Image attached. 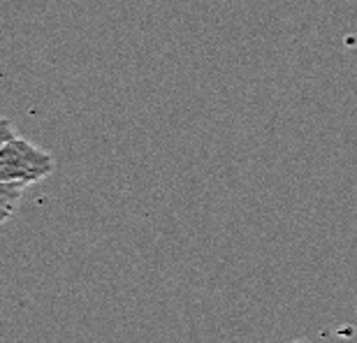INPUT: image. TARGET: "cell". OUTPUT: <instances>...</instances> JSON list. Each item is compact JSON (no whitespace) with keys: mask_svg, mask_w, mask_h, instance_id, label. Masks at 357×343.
Returning <instances> with one entry per match:
<instances>
[{"mask_svg":"<svg viewBox=\"0 0 357 343\" xmlns=\"http://www.w3.org/2000/svg\"><path fill=\"white\" fill-rule=\"evenodd\" d=\"M54 167V155L24 137H14L0 148V181L31 185L52 176Z\"/></svg>","mask_w":357,"mask_h":343,"instance_id":"1","label":"cell"},{"mask_svg":"<svg viewBox=\"0 0 357 343\" xmlns=\"http://www.w3.org/2000/svg\"><path fill=\"white\" fill-rule=\"evenodd\" d=\"M26 188H28V185L0 181V218L7 220V218L14 216V211L19 209L21 197H24Z\"/></svg>","mask_w":357,"mask_h":343,"instance_id":"2","label":"cell"},{"mask_svg":"<svg viewBox=\"0 0 357 343\" xmlns=\"http://www.w3.org/2000/svg\"><path fill=\"white\" fill-rule=\"evenodd\" d=\"M14 137H19L14 123L10 119H0V148H3L5 144H10Z\"/></svg>","mask_w":357,"mask_h":343,"instance_id":"3","label":"cell"},{"mask_svg":"<svg viewBox=\"0 0 357 343\" xmlns=\"http://www.w3.org/2000/svg\"><path fill=\"white\" fill-rule=\"evenodd\" d=\"M290 343H309L306 339H297V341H290Z\"/></svg>","mask_w":357,"mask_h":343,"instance_id":"4","label":"cell"},{"mask_svg":"<svg viewBox=\"0 0 357 343\" xmlns=\"http://www.w3.org/2000/svg\"><path fill=\"white\" fill-rule=\"evenodd\" d=\"M3 223H5V220H3V218H0V225H3Z\"/></svg>","mask_w":357,"mask_h":343,"instance_id":"5","label":"cell"}]
</instances>
